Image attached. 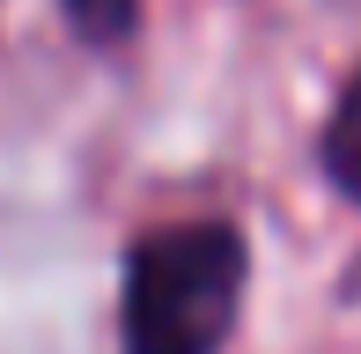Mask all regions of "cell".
I'll return each mask as SVG.
<instances>
[{"label": "cell", "instance_id": "cell-1", "mask_svg": "<svg viewBox=\"0 0 361 354\" xmlns=\"http://www.w3.org/2000/svg\"><path fill=\"white\" fill-rule=\"evenodd\" d=\"M251 244L236 221H170L126 251L118 340L126 354H221L243 317Z\"/></svg>", "mask_w": 361, "mask_h": 354}, {"label": "cell", "instance_id": "cell-2", "mask_svg": "<svg viewBox=\"0 0 361 354\" xmlns=\"http://www.w3.org/2000/svg\"><path fill=\"white\" fill-rule=\"evenodd\" d=\"M317 155H324V177H332V185L361 207V82H347V89H339L332 118H324Z\"/></svg>", "mask_w": 361, "mask_h": 354}, {"label": "cell", "instance_id": "cell-3", "mask_svg": "<svg viewBox=\"0 0 361 354\" xmlns=\"http://www.w3.org/2000/svg\"><path fill=\"white\" fill-rule=\"evenodd\" d=\"M74 23L81 44H96V52H111V44H126L140 30V0H59Z\"/></svg>", "mask_w": 361, "mask_h": 354}]
</instances>
